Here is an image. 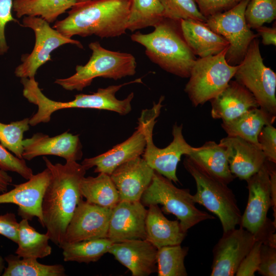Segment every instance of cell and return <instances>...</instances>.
I'll return each mask as SVG.
<instances>
[{
  "label": "cell",
  "instance_id": "obj_1",
  "mask_svg": "<svg viewBox=\"0 0 276 276\" xmlns=\"http://www.w3.org/2000/svg\"><path fill=\"white\" fill-rule=\"evenodd\" d=\"M43 159L51 172L41 202L44 227L50 240L60 247L67 225L82 199L80 183L86 170L77 162L54 164L45 156Z\"/></svg>",
  "mask_w": 276,
  "mask_h": 276
},
{
  "label": "cell",
  "instance_id": "obj_2",
  "mask_svg": "<svg viewBox=\"0 0 276 276\" xmlns=\"http://www.w3.org/2000/svg\"><path fill=\"white\" fill-rule=\"evenodd\" d=\"M129 0H94L76 3L64 19L53 28L63 35H95L101 38L120 36L126 33Z\"/></svg>",
  "mask_w": 276,
  "mask_h": 276
},
{
  "label": "cell",
  "instance_id": "obj_3",
  "mask_svg": "<svg viewBox=\"0 0 276 276\" xmlns=\"http://www.w3.org/2000/svg\"><path fill=\"white\" fill-rule=\"evenodd\" d=\"M141 82L139 78L123 84L100 88L91 94H78L72 101L59 102L46 97L41 91L35 78H20V82L23 85V96L29 102L38 107L36 113L30 118L29 124L31 126L41 123H48L54 112L65 108L107 110L121 115H126L131 110V103L134 97V93H131L123 100L118 99L116 94L125 85Z\"/></svg>",
  "mask_w": 276,
  "mask_h": 276
},
{
  "label": "cell",
  "instance_id": "obj_4",
  "mask_svg": "<svg viewBox=\"0 0 276 276\" xmlns=\"http://www.w3.org/2000/svg\"><path fill=\"white\" fill-rule=\"evenodd\" d=\"M176 22L164 18L152 32L143 34L137 31L130 37L144 46L146 56L163 70L182 78H189L196 58Z\"/></svg>",
  "mask_w": 276,
  "mask_h": 276
},
{
  "label": "cell",
  "instance_id": "obj_5",
  "mask_svg": "<svg viewBox=\"0 0 276 276\" xmlns=\"http://www.w3.org/2000/svg\"><path fill=\"white\" fill-rule=\"evenodd\" d=\"M92 53L84 65H77L72 76L57 79L55 83L67 90H82L97 77L117 80L136 73V62L131 54L112 51L102 47L98 41L88 45Z\"/></svg>",
  "mask_w": 276,
  "mask_h": 276
},
{
  "label": "cell",
  "instance_id": "obj_6",
  "mask_svg": "<svg viewBox=\"0 0 276 276\" xmlns=\"http://www.w3.org/2000/svg\"><path fill=\"white\" fill-rule=\"evenodd\" d=\"M164 96H161L157 103H154L151 109L142 110L138 119L146 136V144L143 158L154 171L176 183L179 180L176 175L178 163L182 155H187L193 147L185 139L182 134V125L175 123L172 128L173 140L164 148L156 147L153 142V130L156 119L160 112Z\"/></svg>",
  "mask_w": 276,
  "mask_h": 276
},
{
  "label": "cell",
  "instance_id": "obj_7",
  "mask_svg": "<svg viewBox=\"0 0 276 276\" xmlns=\"http://www.w3.org/2000/svg\"><path fill=\"white\" fill-rule=\"evenodd\" d=\"M185 156L184 167L196 185V192L192 195L195 203L204 206L219 218L223 232L240 225L242 215L235 195L227 185L213 177Z\"/></svg>",
  "mask_w": 276,
  "mask_h": 276
},
{
  "label": "cell",
  "instance_id": "obj_8",
  "mask_svg": "<svg viewBox=\"0 0 276 276\" xmlns=\"http://www.w3.org/2000/svg\"><path fill=\"white\" fill-rule=\"evenodd\" d=\"M140 201L147 206L161 204L162 211L175 215L186 232L199 222L215 219L213 216L196 208L189 189L176 187L171 180L155 171Z\"/></svg>",
  "mask_w": 276,
  "mask_h": 276
},
{
  "label": "cell",
  "instance_id": "obj_9",
  "mask_svg": "<svg viewBox=\"0 0 276 276\" xmlns=\"http://www.w3.org/2000/svg\"><path fill=\"white\" fill-rule=\"evenodd\" d=\"M228 48L217 54L195 61L185 87L194 106L202 105L216 97L234 77L239 64L232 65L226 61Z\"/></svg>",
  "mask_w": 276,
  "mask_h": 276
},
{
  "label": "cell",
  "instance_id": "obj_10",
  "mask_svg": "<svg viewBox=\"0 0 276 276\" xmlns=\"http://www.w3.org/2000/svg\"><path fill=\"white\" fill-rule=\"evenodd\" d=\"M234 77L253 95L261 109L276 117V74L264 64L257 38L250 43Z\"/></svg>",
  "mask_w": 276,
  "mask_h": 276
},
{
  "label": "cell",
  "instance_id": "obj_11",
  "mask_svg": "<svg viewBox=\"0 0 276 276\" xmlns=\"http://www.w3.org/2000/svg\"><path fill=\"white\" fill-rule=\"evenodd\" d=\"M249 1L241 0L229 10L208 17L204 22L228 42L225 59L232 65L241 62L250 43L258 36L248 27L245 18V10Z\"/></svg>",
  "mask_w": 276,
  "mask_h": 276
},
{
  "label": "cell",
  "instance_id": "obj_12",
  "mask_svg": "<svg viewBox=\"0 0 276 276\" xmlns=\"http://www.w3.org/2000/svg\"><path fill=\"white\" fill-rule=\"evenodd\" d=\"M22 26L29 28L34 31L35 43L30 54L22 56L21 63L16 67L14 72L17 77L35 78L37 70L52 60V52L62 45L72 44L83 48L79 41L63 35L40 17L24 16Z\"/></svg>",
  "mask_w": 276,
  "mask_h": 276
},
{
  "label": "cell",
  "instance_id": "obj_13",
  "mask_svg": "<svg viewBox=\"0 0 276 276\" xmlns=\"http://www.w3.org/2000/svg\"><path fill=\"white\" fill-rule=\"evenodd\" d=\"M257 239L240 226L223 232L213 249L211 276H234Z\"/></svg>",
  "mask_w": 276,
  "mask_h": 276
},
{
  "label": "cell",
  "instance_id": "obj_14",
  "mask_svg": "<svg viewBox=\"0 0 276 276\" xmlns=\"http://www.w3.org/2000/svg\"><path fill=\"white\" fill-rule=\"evenodd\" d=\"M248 198L241 216L240 226L256 237L268 220V211L271 206L268 161L247 180Z\"/></svg>",
  "mask_w": 276,
  "mask_h": 276
},
{
  "label": "cell",
  "instance_id": "obj_15",
  "mask_svg": "<svg viewBox=\"0 0 276 276\" xmlns=\"http://www.w3.org/2000/svg\"><path fill=\"white\" fill-rule=\"evenodd\" d=\"M111 211L82 199L67 225L63 243L107 238Z\"/></svg>",
  "mask_w": 276,
  "mask_h": 276
},
{
  "label": "cell",
  "instance_id": "obj_16",
  "mask_svg": "<svg viewBox=\"0 0 276 276\" xmlns=\"http://www.w3.org/2000/svg\"><path fill=\"white\" fill-rule=\"evenodd\" d=\"M51 178V172L47 168L34 175L26 182L14 185L8 192L0 194V204L13 203L18 205V214L24 219L32 220L37 217L44 227L41 212L43 196Z\"/></svg>",
  "mask_w": 276,
  "mask_h": 276
},
{
  "label": "cell",
  "instance_id": "obj_17",
  "mask_svg": "<svg viewBox=\"0 0 276 276\" xmlns=\"http://www.w3.org/2000/svg\"><path fill=\"white\" fill-rule=\"evenodd\" d=\"M147 213L140 201H120L112 209L107 238L113 243L146 239Z\"/></svg>",
  "mask_w": 276,
  "mask_h": 276
},
{
  "label": "cell",
  "instance_id": "obj_18",
  "mask_svg": "<svg viewBox=\"0 0 276 276\" xmlns=\"http://www.w3.org/2000/svg\"><path fill=\"white\" fill-rule=\"evenodd\" d=\"M22 158L31 160L41 155H56L66 162H77L83 155L82 144L79 135L67 131L55 136L37 133L30 138L23 140Z\"/></svg>",
  "mask_w": 276,
  "mask_h": 276
},
{
  "label": "cell",
  "instance_id": "obj_19",
  "mask_svg": "<svg viewBox=\"0 0 276 276\" xmlns=\"http://www.w3.org/2000/svg\"><path fill=\"white\" fill-rule=\"evenodd\" d=\"M154 170L140 156L117 168L110 175L120 201H140L150 185Z\"/></svg>",
  "mask_w": 276,
  "mask_h": 276
},
{
  "label": "cell",
  "instance_id": "obj_20",
  "mask_svg": "<svg viewBox=\"0 0 276 276\" xmlns=\"http://www.w3.org/2000/svg\"><path fill=\"white\" fill-rule=\"evenodd\" d=\"M157 251L146 239L113 243L108 250L132 276H148L157 272Z\"/></svg>",
  "mask_w": 276,
  "mask_h": 276
},
{
  "label": "cell",
  "instance_id": "obj_21",
  "mask_svg": "<svg viewBox=\"0 0 276 276\" xmlns=\"http://www.w3.org/2000/svg\"><path fill=\"white\" fill-rule=\"evenodd\" d=\"M146 144V136L141 124L124 142L96 156L85 158L81 165L86 170L95 167V173H104L110 175L123 164L140 156Z\"/></svg>",
  "mask_w": 276,
  "mask_h": 276
},
{
  "label": "cell",
  "instance_id": "obj_22",
  "mask_svg": "<svg viewBox=\"0 0 276 276\" xmlns=\"http://www.w3.org/2000/svg\"><path fill=\"white\" fill-rule=\"evenodd\" d=\"M219 144L225 149L231 173L240 180H247L267 160L260 149L240 137L227 135Z\"/></svg>",
  "mask_w": 276,
  "mask_h": 276
},
{
  "label": "cell",
  "instance_id": "obj_23",
  "mask_svg": "<svg viewBox=\"0 0 276 276\" xmlns=\"http://www.w3.org/2000/svg\"><path fill=\"white\" fill-rule=\"evenodd\" d=\"M210 101L212 117L222 122L231 121L251 108L259 107L253 95L236 80H230L226 87Z\"/></svg>",
  "mask_w": 276,
  "mask_h": 276
},
{
  "label": "cell",
  "instance_id": "obj_24",
  "mask_svg": "<svg viewBox=\"0 0 276 276\" xmlns=\"http://www.w3.org/2000/svg\"><path fill=\"white\" fill-rule=\"evenodd\" d=\"M179 26L188 45L200 58L217 54L229 46L224 37L211 30L204 22L181 19Z\"/></svg>",
  "mask_w": 276,
  "mask_h": 276
},
{
  "label": "cell",
  "instance_id": "obj_25",
  "mask_svg": "<svg viewBox=\"0 0 276 276\" xmlns=\"http://www.w3.org/2000/svg\"><path fill=\"white\" fill-rule=\"evenodd\" d=\"M145 221L146 240L157 249L180 244L187 235L178 220H170L157 204L148 206Z\"/></svg>",
  "mask_w": 276,
  "mask_h": 276
},
{
  "label": "cell",
  "instance_id": "obj_26",
  "mask_svg": "<svg viewBox=\"0 0 276 276\" xmlns=\"http://www.w3.org/2000/svg\"><path fill=\"white\" fill-rule=\"evenodd\" d=\"M185 156L210 175L226 185L236 178L230 171L225 149L219 143L206 142L200 147H193Z\"/></svg>",
  "mask_w": 276,
  "mask_h": 276
},
{
  "label": "cell",
  "instance_id": "obj_27",
  "mask_svg": "<svg viewBox=\"0 0 276 276\" xmlns=\"http://www.w3.org/2000/svg\"><path fill=\"white\" fill-rule=\"evenodd\" d=\"M275 119L276 117L260 107H256L233 120L222 122L221 126L227 135L240 137L261 149L258 135L264 126L273 124Z\"/></svg>",
  "mask_w": 276,
  "mask_h": 276
},
{
  "label": "cell",
  "instance_id": "obj_28",
  "mask_svg": "<svg viewBox=\"0 0 276 276\" xmlns=\"http://www.w3.org/2000/svg\"><path fill=\"white\" fill-rule=\"evenodd\" d=\"M80 191L86 201L109 209L120 201L118 192L110 175L99 173L96 177L85 176L80 183Z\"/></svg>",
  "mask_w": 276,
  "mask_h": 276
},
{
  "label": "cell",
  "instance_id": "obj_29",
  "mask_svg": "<svg viewBox=\"0 0 276 276\" xmlns=\"http://www.w3.org/2000/svg\"><path fill=\"white\" fill-rule=\"evenodd\" d=\"M76 4V0H14L13 10L19 18L40 17L49 24Z\"/></svg>",
  "mask_w": 276,
  "mask_h": 276
},
{
  "label": "cell",
  "instance_id": "obj_30",
  "mask_svg": "<svg viewBox=\"0 0 276 276\" xmlns=\"http://www.w3.org/2000/svg\"><path fill=\"white\" fill-rule=\"evenodd\" d=\"M28 221L22 218L19 222L16 255L20 258L35 259H42L50 255L52 247L49 244L48 235L38 232Z\"/></svg>",
  "mask_w": 276,
  "mask_h": 276
},
{
  "label": "cell",
  "instance_id": "obj_31",
  "mask_svg": "<svg viewBox=\"0 0 276 276\" xmlns=\"http://www.w3.org/2000/svg\"><path fill=\"white\" fill-rule=\"evenodd\" d=\"M7 263L2 276H64L65 269L62 264L45 265L37 259L21 258L10 254L6 257Z\"/></svg>",
  "mask_w": 276,
  "mask_h": 276
},
{
  "label": "cell",
  "instance_id": "obj_32",
  "mask_svg": "<svg viewBox=\"0 0 276 276\" xmlns=\"http://www.w3.org/2000/svg\"><path fill=\"white\" fill-rule=\"evenodd\" d=\"M113 243L108 238H99L74 243H64L62 249L65 262L89 263L98 261L108 250Z\"/></svg>",
  "mask_w": 276,
  "mask_h": 276
},
{
  "label": "cell",
  "instance_id": "obj_33",
  "mask_svg": "<svg viewBox=\"0 0 276 276\" xmlns=\"http://www.w3.org/2000/svg\"><path fill=\"white\" fill-rule=\"evenodd\" d=\"M127 30L132 32L155 27L164 18L159 0H129Z\"/></svg>",
  "mask_w": 276,
  "mask_h": 276
},
{
  "label": "cell",
  "instance_id": "obj_34",
  "mask_svg": "<svg viewBox=\"0 0 276 276\" xmlns=\"http://www.w3.org/2000/svg\"><path fill=\"white\" fill-rule=\"evenodd\" d=\"M188 247L180 244L163 246L157 249V272L158 276H187L184 261Z\"/></svg>",
  "mask_w": 276,
  "mask_h": 276
},
{
  "label": "cell",
  "instance_id": "obj_35",
  "mask_svg": "<svg viewBox=\"0 0 276 276\" xmlns=\"http://www.w3.org/2000/svg\"><path fill=\"white\" fill-rule=\"evenodd\" d=\"M30 118L6 124L0 122V144L15 156L22 159L24 133L29 129Z\"/></svg>",
  "mask_w": 276,
  "mask_h": 276
},
{
  "label": "cell",
  "instance_id": "obj_36",
  "mask_svg": "<svg viewBox=\"0 0 276 276\" xmlns=\"http://www.w3.org/2000/svg\"><path fill=\"white\" fill-rule=\"evenodd\" d=\"M164 18L175 21L192 19L205 22L207 18L199 11L194 0H159Z\"/></svg>",
  "mask_w": 276,
  "mask_h": 276
},
{
  "label": "cell",
  "instance_id": "obj_37",
  "mask_svg": "<svg viewBox=\"0 0 276 276\" xmlns=\"http://www.w3.org/2000/svg\"><path fill=\"white\" fill-rule=\"evenodd\" d=\"M244 15L250 29H256L270 23L276 18V0H250Z\"/></svg>",
  "mask_w": 276,
  "mask_h": 276
},
{
  "label": "cell",
  "instance_id": "obj_38",
  "mask_svg": "<svg viewBox=\"0 0 276 276\" xmlns=\"http://www.w3.org/2000/svg\"><path fill=\"white\" fill-rule=\"evenodd\" d=\"M0 169L6 172H16L27 180L33 175L32 169L27 166L25 159L13 155L1 144Z\"/></svg>",
  "mask_w": 276,
  "mask_h": 276
},
{
  "label": "cell",
  "instance_id": "obj_39",
  "mask_svg": "<svg viewBox=\"0 0 276 276\" xmlns=\"http://www.w3.org/2000/svg\"><path fill=\"white\" fill-rule=\"evenodd\" d=\"M261 150L266 159L276 163V128L272 124L264 126L258 137Z\"/></svg>",
  "mask_w": 276,
  "mask_h": 276
},
{
  "label": "cell",
  "instance_id": "obj_40",
  "mask_svg": "<svg viewBox=\"0 0 276 276\" xmlns=\"http://www.w3.org/2000/svg\"><path fill=\"white\" fill-rule=\"evenodd\" d=\"M262 242L256 240L253 246L240 264L235 275L254 276L260 263V252Z\"/></svg>",
  "mask_w": 276,
  "mask_h": 276
},
{
  "label": "cell",
  "instance_id": "obj_41",
  "mask_svg": "<svg viewBox=\"0 0 276 276\" xmlns=\"http://www.w3.org/2000/svg\"><path fill=\"white\" fill-rule=\"evenodd\" d=\"M257 271L263 276L276 275V248L265 243L261 244Z\"/></svg>",
  "mask_w": 276,
  "mask_h": 276
},
{
  "label": "cell",
  "instance_id": "obj_42",
  "mask_svg": "<svg viewBox=\"0 0 276 276\" xmlns=\"http://www.w3.org/2000/svg\"><path fill=\"white\" fill-rule=\"evenodd\" d=\"M13 10L12 0H0V56L6 54L9 48L5 37V28L7 24L13 21H19L12 15Z\"/></svg>",
  "mask_w": 276,
  "mask_h": 276
},
{
  "label": "cell",
  "instance_id": "obj_43",
  "mask_svg": "<svg viewBox=\"0 0 276 276\" xmlns=\"http://www.w3.org/2000/svg\"><path fill=\"white\" fill-rule=\"evenodd\" d=\"M200 13L206 18L235 6V0H194Z\"/></svg>",
  "mask_w": 276,
  "mask_h": 276
},
{
  "label": "cell",
  "instance_id": "obj_44",
  "mask_svg": "<svg viewBox=\"0 0 276 276\" xmlns=\"http://www.w3.org/2000/svg\"><path fill=\"white\" fill-rule=\"evenodd\" d=\"M19 222L13 213L0 215V235L17 244Z\"/></svg>",
  "mask_w": 276,
  "mask_h": 276
},
{
  "label": "cell",
  "instance_id": "obj_45",
  "mask_svg": "<svg viewBox=\"0 0 276 276\" xmlns=\"http://www.w3.org/2000/svg\"><path fill=\"white\" fill-rule=\"evenodd\" d=\"M274 164H275V163L268 161L270 178L271 206L273 210V216L274 217L273 222L276 224V171L275 167V166L274 167Z\"/></svg>",
  "mask_w": 276,
  "mask_h": 276
},
{
  "label": "cell",
  "instance_id": "obj_46",
  "mask_svg": "<svg viewBox=\"0 0 276 276\" xmlns=\"http://www.w3.org/2000/svg\"><path fill=\"white\" fill-rule=\"evenodd\" d=\"M259 34L262 37V43L264 45H276V27L261 26L256 29Z\"/></svg>",
  "mask_w": 276,
  "mask_h": 276
},
{
  "label": "cell",
  "instance_id": "obj_47",
  "mask_svg": "<svg viewBox=\"0 0 276 276\" xmlns=\"http://www.w3.org/2000/svg\"><path fill=\"white\" fill-rule=\"evenodd\" d=\"M12 182V177L6 171L0 169V193L7 191L8 186Z\"/></svg>",
  "mask_w": 276,
  "mask_h": 276
},
{
  "label": "cell",
  "instance_id": "obj_48",
  "mask_svg": "<svg viewBox=\"0 0 276 276\" xmlns=\"http://www.w3.org/2000/svg\"><path fill=\"white\" fill-rule=\"evenodd\" d=\"M5 268V259L0 256V275L2 274Z\"/></svg>",
  "mask_w": 276,
  "mask_h": 276
},
{
  "label": "cell",
  "instance_id": "obj_49",
  "mask_svg": "<svg viewBox=\"0 0 276 276\" xmlns=\"http://www.w3.org/2000/svg\"><path fill=\"white\" fill-rule=\"evenodd\" d=\"M94 0H76V3H83Z\"/></svg>",
  "mask_w": 276,
  "mask_h": 276
},
{
  "label": "cell",
  "instance_id": "obj_50",
  "mask_svg": "<svg viewBox=\"0 0 276 276\" xmlns=\"http://www.w3.org/2000/svg\"><path fill=\"white\" fill-rule=\"evenodd\" d=\"M237 3H238L239 2H240L241 0H235Z\"/></svg>",
  "mask_w": 276,
  "mask_h": 276
}]
</instances>
